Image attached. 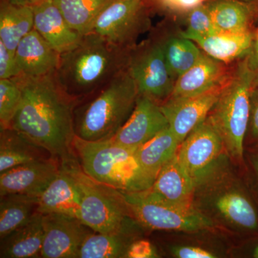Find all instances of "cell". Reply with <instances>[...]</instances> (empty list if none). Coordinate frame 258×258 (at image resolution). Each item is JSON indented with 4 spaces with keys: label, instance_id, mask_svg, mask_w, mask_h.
<instances>
[{
    "label": "cell",
    "instance_id": "cell-1",
    "mask_svg": "<svg viewBox=\"0 0 258 258\" xmlns=\"http://www.w3.org/2000/svg\"><path fill=\"white\" fill-rule=\"evenodd\" d=\"M22 98L10 127L59 161L75 155L73 143L76 102L57 84L55 73L31 78H14Z\"/></svg>",
    "mask_w": 258,
    "mask_h": 258
},
{
    "label": "cell",
    "instance_id": "cell-2",
    "mask_svg": "<svg viewBox=\"0 0 258 258\" xmlns=\"http://www.w3.org/2000/svg\"><path fill=\"white\" fill-rule=\"evenodd\" d=\"M128 52L94 32H88L74 47L60 54L56 81L77 105L127 69Z\"/></svg>",
    "mask_w": 258,
    "mask_h": 258
},
{
    "label": "cell",
    "instance_id": "cell-3",
    "mask_svg": "<svg viewBox=\"0 0 258 258\" xmlns=\"http://www.w3.org/2000/svg\"><path fill=\"white\" fill-rule=\"evenodd\" d=\"M139 92L128 70L74 108L76 136L89 142L111 139L128 120Z\"/></svg>",
    "mask_w": 258,
    "mask_h": 258
},
{
    "label": "cell",
    "instance_id": "cell-4",
    "mask_svg": "<svg viewBox=\"0 0 258 258\" xmlns=\"http://www.w3.org/2000/svg\"><path fill=\"white\" fill-rule=\"evenodd\" d=\"M257 83L247 55L231 71L207 118L221 137L227 155L236 164L244 163L250 95Z\"/></svg>",
    "mask_w": 258,
    "mask_h": 258
},
{
    "label": "cell",
    "instance_id": "cell-5",
    "mask_svg": "<svg viewBox=\"0 0 258 258\" xmlns=\"http://www.w3.org/2000/svg\"><path fill=\"white\" fill-rule=\"evenodd\" d=\"M199 181L194 205L205 206L204 214H211L235 230L249 235L258 234V206L247 188L233 178L228 160Z\"/></svg>",
    "mask_w": 258,
    "mask_h": 258
},
{
    "label": "cell",
    "instance_id": "cell-6",
    "mask_svg": "<svg viewBox=\"0 0 258 258\" xmlns=\"http://www.w3.org/2000/svg\"><path fill=\"white\" fill-rule=\"evenodd\" d=\"M74 151L85 173L123 192L144 191L154 180L139 164L136 150L111 140L89 142L76 136Z\"/></svg>",
    "mask_w": 258,
    "mask_h": 258
},
{
    "label": "cell",
    "instance_id": "cell-7",
    "mask_svg": "<svg viewBox=\"0 0 258 258\" xmlns=\"http://www.w3.org/2000/svg\"><path fill=\"white\" fill-rule=\"evenodd\" d=\"M77 183L81 195L79 220L95 232H113L133 218L123 193L84 172L76 154L60 161Z\"/></svg>",
    "mask_w": 258,
    "mask_h": 258
},
{
    "label": "cell",
    "instance_id": "cell-8",
    "mask_svg": "<svg viewBox=\"0 0 258 258\" xmlns=\"http://www.w3.org/2000/svg\"><path fill=\"white\" fill-rule=\"evenodd\" d=\"M122 193L132 217L149 230L198 232L215 227L213 220L196 207L167 203L150 189Z\"/></svg>",
    "mask_w": 258,
    "mask_h": 258
},
{
    "label": "cell",
    "instance_id": "cell-9",
    "mask_svg": "<svg viewBox=\"0 0 258 258\" xmlns=\"http://www.w3.org/2000/svg\"><path fill=\"white\" fill-rule=\"evenodd\" d=\"M127 70L139 96L149 97L159 104L170 98L176 79L160 44L152 37L129 50Z\"/></svg>",
    "mask_w": 258,
    "mask_h": 258
},
{
    "label": "cell",
    "instance_id": "cell-10",
    "mask_svg": "<svg viewBox=\"0 0 258 258\" xmlns=\"http://www.w3.org/2000/svg\"><path fill=\"white\" fill-rule=\"evenodd\" d=\"M148 0H115L103 10L90 32L113 45L130 50L139 35L150 26Z\"/></svg>",
    "mask_w": 258,
    "mask_h": 258
},
{
    "label": "cell",
    "instance_id": "cell-11",
    "mask_svg": "<svg viewBox=\"0 0 258 258\" xmlns=\"http://www.w3.org/2000/svg\"><path fill=\"white\" fill-rule=\"evenodd\" d=\"M176 157L192 178L195 186L200 180L230 158L221 137L207 119L180 144Z\"/></svg>",
    "mask_w": 258,
    "mask_h": 258
},
{
    "label": "cell",
    "instance_id": "cell-12",
    "mask_svg": "<svg viewBox=\"0 0 258 258\" xmlns=\"http://www.w3.org/2000/svg\"><path fill=\"white\" fill-rule=\"evenodd\" d=\"M43 258H78L86 239L94 231L77 217L50 213L42 215Z\"/></svg>",
    "mask_w": 258,
    "mask_h": 258
},
{
    "label": "cell",
    "instance_id": "cell-13",
    "mask_svg": "<svg viewBox=\"0 0 258 258\" xmlns=\"http://www.w3.org/2000/svg\"><path fill=\"white\" fill-rule=\"evenodd\" d=\"M223 85L198 96L169 98L160 104L169 128L180 144L207 119L218 100Z\"/></svg>",
    "mask_w": 258,
    "mask_h": 258
},
{
    "label": "cell",
    "instance_id": "cell-14",
    "mask_svg": "<svg viewBox=\"0 0 258 258\" xmlns=\"http://www.w3.org/2000/svg\"><path fill=\"white\" fill-rule=\"evenodd\" d=\"M60 171V161L53 157L15 166L0 173V197L24 195L40 198Z\"/></svg>",
    "mask_w": 258,
    "mask_h": 258
},
{
    "label": "cell",
    "instance_id": "cell-15",
    "mask_svg": "<svg viewBox=\"0 0 258 258\" xmlns=\"http://www.w3.org/2000/svg\"><path fill=\"white\" fill-rule=\"evenodd\" d=\"M169 127L165 115L157 102L139 96L130 117L109 140L130 149H137Z\"/></svg>",
    "mask_w": 258,
    "mask_h": 258
},
{
    "label": "cell",
    "instance_id": "cell-16",
    "mask_svg": "<svg viewBox=\"0 0 258 258\" xmlns=\"http://www.w3.org/2000/svg\"><path fill=\"white\" fill-rule=\"evenodd\" d=\"M31 8L34 29L58 53L69 50L82 38V34L70 26L54 0H42Z\"/></svg>",
    "mask_w": 258,
    "mask_h": 258
},
{
    "label": "cell",
    "instance_id": "cell-17",
    "mask_svg": "<svg viewBox=\"0 0 258 258\" xmlns=\"http://www.w3.org/2000/svg\"><path fill=\"white\" fill-rule=\"evenodd\" d=\"M226 64L203 52L198 62L176 79L170 98L198 96L220 87L231 73Z\"/></svg>",
    "mask_w": 258,
    "mask_h": 258
},
{
    "label": "cell",
    "instance_id": "cell-18",
    "mask_svg": "<svg viewBox=\"0 0 258 258\" xmlns=\"http://www.w3.org/2000/svg\"><path fill=\"white\" fill-rule=\"evenodd\" d=\"M60 55L33 29L22 39L15 50L20 76L37 78L53 74Z\"/></svg>",
    "mask_w": 258,
    "mask_h": 258
},
{
    "label": "cell",
    "instance_id": "cell-19",
    "mask_svg": "<svg viewBox=\"0 0 258 258\" xmlns=\"http://www.w3.org/2000/svg\"><path fill=\"white\" fill-rule=\"evenodd\" d=\"M81 195L77 183L60 165V171L38 198L37 212L62 214L79 219Z\"/></svg>",
    "mask_w": 258,
    "mask_h": 258
},
{
    "label": "cell",
    "instance_id": "cell-20",
    "mask_svg": "<svg viewBox=\"0 0 258 258\" xmlns=\"http://www.w3.org/2000/svg\"><path fill=\"white\" fill-rule=\"evenodd\" d=\"M196 186L176 155L161 168L150 189L159 198L174 205L195 206Z\"/></svg>",
    "mask_w": 258,
    "mask_h": 258
},
{
    "label": "cell",
    "instance_id": "cell-21",
    "mask_svg": "<svg viewBox=\"0 0 258 258\" xmlns=\"http://www.w3.org/2000/svg\"><path fill=\"white\" fill-rule=\"evenodd\" d=\"M138 225L132 218L113 232H93L83 242L78 258L126 257L129 246L138 239L135 229Z\"/></svg>",
    "mask_w": 258,
    "mask_h": 258
},
{
    "label": "cell",
    "instance_id": "cell-22",
    "mask_svg": "<svg viewBox=\"0 0 258 258\" xmlns=\"http://www.w3.org/2000/svg\"><path fill=\"white\" fill-rule=\"evenodd\" d=\"M184 37L195 42L207 55L225 64L249 55L254 42L252 30L240 33L216 32L205 36Z\"/></svg>",
    "mask_w": 258,
    "mask_h": 258
},
{
    "label": "cell",
    "instance_id": "cell-23",
    "mask_svg": "<svg viewBox=\"0 0 258 258\" xmlns=\"http://www.w3.org/2000/svg\"><path fill=\"white\" fill-rule=\"evenodd\" d=\"M205 3L217 32L240 33L252 30L258 15V1L210 0Z\"/></svg>",
    "mask_w": 258,
    "mask_h": 258
},
{
    "label": "cell",
    "instance_id": "cell-24",
    "mask_svg": "<svg viewBox=\"0 0 258 258\" xmlns=\"http://www.w3.org/2000/svg\"><path fill=\"white\" fill-rule=\"evenodd\" d=\"M43 237L42 215L37 212L25 225L1 239L0 257H40Z\"/></svg>",
    "mask_w": 258,
    "mask_h": 258
},
{
    "label": "cell",
    "instance_id": "cell-25",
    "mask_svg": "<svg viewBox=\"0 0 258 258\" xmlns=\"http://www.w3.org/2000/svg\"><path fill=\"white\" fill-rule=\"evenodd\" d=\"M52 157L15 129L0 130V173L12 168Z\"/></svg>",
    "mask_w": 258,
    "mask_h": 258
},
{
    "label": "cell",
    "instance_id": "cell-26",
    "mask_svg": "<svg viewBox=\"0 0 258 258\" xmlns=\"http://www.w3.org/2000/svg\"><path fill=\"white\" fill-rule=\"evenodd\" d=\"M180 143L169 127L137 148L136 155L147 175L156 178L168 161L176 155Z\"/></svg>",
    "mask_w": 258,
    "mask_h": 258
},
{
    "label": "cell",
    "instance_id": "cell-27",
    "mask_svg": "<svg viewBox=\"0 0 258 258\" xmlns=\"http://www.w3.org/2000/svg\"><path fill=\"white\" fill-rule=\"evenodd\" d=\"M34 29L31 7L19 6L1 0L0 3V41L8 50L15 52L18 44Z\"/></svg>",
    "mask_w": 258,
    "mask_h": 258
},
{
    "label": "cell",
    "instance_id": "cell-28",
    "mask_svg": "<svg viewBox=\"0 0 258 258\" xmlns=\"http://www.w3.org/2000/svg\"><path fill=\"white\" fill-rule=\"evenodd\" d=\"M152 37L160 44L168 66L176 80L191 69L203 53L195 42L181 35L175 36L159 31Z\"/></svg>",
    "mask_w": 258,
    "mask_h": 258
},
{
    "label": "cell",
    "instance_id": "cell-29",
    "mask_svg": "<svg viewBox=\"0 0 258 258\" xmlns=\"http://www.w3.org/2000/svg\"><path fill=\"white\" fill-rule=\"evenodd\" d=\"M0 238L25 225L37 212L38 198L24 195L0 197Z\"/></svg>",
    "mask_w": 258,
    "mask_h": 258
},
{
    "label": "cell",
    "instance_id": "cell-30",
    "mask_svg": "<svg viewBox=\"0 0 258 258\" xmlns=\"http://www.w3.org/2000/svg\"><path fill=\"white\" fill-rule=\"evenodd\" d=\"M66 21L82 35L91 31L98 17L115 0H54Z\"/></svg>",
    "mask_w": 258,
    "mask_h": 258
},
{
    "label": "cell",
    "instance_id": "cell-31",
    "mask_svg": "<svg viewBox=\"0 0 258 258\" xmlns=\"http://www.w3.org/2000/svg\"><path fill=\"white\" fill-rule=\"evenodd\" d=\"M22 91L15 79H0V127L9 128L20 106Z\"/></svg>",
    "mask_w": 258,
    "mask_h": 258
},
{
    "label": "cell",
    "instance_id": "cell-32",
    "mask_svg": "<svg viewBox=\"0 0 258 258\" xmlns=\"http://www.w3.org/2000/svg\"><path fill=\"white\" fill-rule=\"evenodd\" d=\"M216 32L211 14L205 3L187 13V29L186 31L181 32L180 35L183 37L190 35L205 36Z\"/></svg>",
    "mask_w": 258,
    "mask_h": 258
},
{
    "label": "cell",
    "instance_id": "cell-33",
    "mask_svg": "<svg viewBox=\"0 0 258 258\" xmlns=\"http://www.w3.org/2000/svg\"><path fill=\"white\" fill-rule=\"evenodd\" d=\"M258 152V83L254 85L250 95L248 126L244 147Z\"/></svg>",
    "mask_w": 258,
    "mask_h": 258
},
{
    "label": "cell",
    "instance_id": "cell-34",
    "mask_svg": "<svg viewBox=\"0 0 258 258\" xmlns=\"http://www.w3.org/2000/svg\"><path fill=\"white\" fill-rule=\"evenodd\" d=\"M20 76L15 52L8 50L0 41V79H14Z\"/></svg>",
    "mask_w": 258,
    "mask_h": 258
},
{
    "label": "cell",
    "instance_id": "cell-35",
    "mask_svg": "<svg viewBox=\"0 0 258 258\" xmlns=\"http://www.w3.org/2000/svg\"><path fill=\"white\" fill-rule=\"evenodd\" d=\"M157 249L149 241L137 239L129 246L126 257L154 258L157 257Z\"/></svg>",
    "mask_w": 258,
    "mask_h": 258
},
{
    "label": "cell",
    "instance_id": "cell-36",
    "mask_svg": "<svg viewBox=\"0 0 258 258\" xmlns=\"http://www.w3.org/2000/svg\"><path fill=\"white\" fill-rule=\"evenodd\" d=\"M158 5L171 11L179 13H188L207 0H155Z\"/></svg>",
    "mask_w": 258,
    "mask_h": 258
},
{
    "label": "cell",
    "instance_id": "cell-37",
    "mask_svg": "<svg viewBox=\"0 0 258 258\" xmlns=\"http://www.w3.org/2000/svg\"><path fill=\"white\" fill-rule=\"evenodd\" d=\"M171 252L176 257L179 258H214L215 254L208 249L196 246H180L174 247Z\"/></svg>",
    "mask_w": 258,
    "mask_h": 258
},
{
    "label": "cell",
    "instance_id": "cell-38",
    "mask_svg": "<svg viewBox=\"0 0 258 258\" xmlns=\"http://www.w3.org/2000/svg\"><path fill=\"white\" fill-rule=\"evenodd\" d=\"M249 161L258 184V152H252L249 154Z\"/></svg>",
    "mask_w": 258,
    "mask_h": 258
},
{
    "label": "cell",
    "instance_id": "cell-39",
    "mask_svg": "<svg viewBox=\"0 0 258 258\" xmlns=\"http://www.w3.org/2000/svg\"><path fill=\"white\" fill-rule=\"evenodd\" d=\"M248 55L250 63L252 64V67L253 68L256 76H257L258 83V53L252 48Z\"/></svg>",
    "mask_w": 258,
    "mask_h": 258
},
{
    "label": "cell",
    "instance_id": "cell-40",
    "mask_svg": "<svg viewBox=\"0 0 258 258\" xmlns=\"http://www.w3.org/2000/svg\"><path fill=\"white\" fill-rule=\"evenodd\" d=\"M9 3L19 6L32 7L42 0H8Z\"/></svg>",
    "mask_w": 258,
    "mask_h": 258
},
{
    "label": "cell",
    "instance_id": "cell-41",
    "mask_svg": "<svg viewBox=\"0 0 258 258\" xmlns=\"http://www.w3.org/2000/svg\"><path fill=\"white\" fill-rule=\"evenodd\" d=\"M251 257L258 258V239L257 241L254 242L250 249Z\"/></svg>",
    "mask_w": 258,
    "mask_h": 258
},
{
    "label": "cell",
    "instance_id": "cell-42",
    "mask_svg": "<svg viewBox=\"0 0 258 258\" xmlns=\"http://www.w3.org/2000/svg\"><path fill=\"white\" fill-rule=\"evenodd\" d=\"M252 48H253V50L258 53V31L257 34H256L255 37H254V45Z\"/></svg>",
    "mask_w": 258,
    "mask_h": 258
},
{
    "label": "cell",
    "instance_id": "cell-43",
    "mask_svg": "<svg viewBox=\"0 0 258 258\" xmlns=\"http://www.w3.org/2000/svg\"><path fill=\"white\" fill-rule=\"evenodd\" d=\"M240 1L247 2V3H254V2H257L258 0H240Z\"/></svg>",
    "mask_w": 258,
    "mask_h": 258
}]
</instances>
